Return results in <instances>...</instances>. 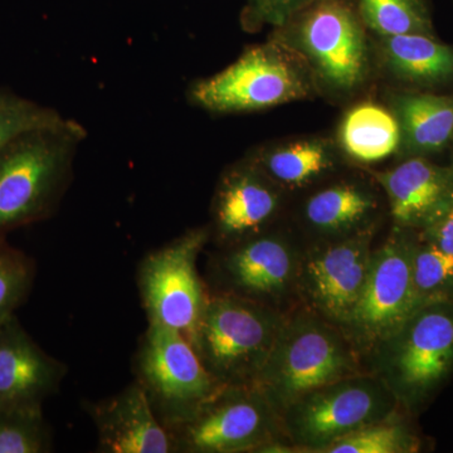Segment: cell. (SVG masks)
Returning <instances> with one entry per match:
<instances>
[{"instance_id": "9c48e42d", "label": "cell", "mask_w": 453, "mask_h": 453, "mask_svg": "<svg viewBox=\"0 0 453 453\" xmlns=\"http://www.w3.org/2000/svg\"><path fill=\"white\" fill-rule=\"evenodd\" d=\"M281 417L253 384L222 386L189 419L169 428L175 452H259L281 436Z\"/></svg>"}, {"instance_id": "83f0119b", "label": "cell", "mask_w": 453, "mask_h": 453, "mask_svg": "<svg viewBox=\"0 0 453 453\" xmlns=\"http://www.w3.org/2000/svg\"><path fill=\"white\" fill-rule=\"evenodd\" d=\"M33 279L32 259L0 238V324L22 305L31 290Z\"/></svg>"}, {"instance_id": "e0dca14e", "label": "cell", "mask_w": 453, "mask_h": 453, "mask_svg": "<svg viewBox=\"0 0 453 453\" xmlns=\"http://www.w3.org/2000/svg\"><path fill=\"white\" fill-rule=\"evenodd\" d=\"M388 196L396 226L421 231L453 196L452 166H440L425 157H410L395 168L378 173Z\"/></svg>"}, {"instance_id": "603a6c76", "label": "cell", "mask_w": 453, "mask_h": 453, "mask_svg": "<svg viewBox=\"0 0 453 453\" xmlns=\"http://www.w3.org/2000/svg\"><path fill=\"white\" fill-rule=\"evenodd\" d=\"M357 13L375 35H434L431 16L423 0H357Z\"/></svg>"}, {"instance_id": "cb8c5ba5", "label": "cell", "mask_w": 453, "mask_h": 453, "mask_svg": "<svg viewBox=\"0 0 453 453\" xmlns=\"http://www.w3.org/2000/svg\"><path fill=\"white\" fill-rule=\"evenodd\" d=\"M412 280L417 306L453 301V256L426 242L416 232Z\"/></svg>"}, {"instance_id": "8992f818", "label": "cell", "mask_w": 453, "mask_h": 453, "mask_svg": "<svg viewBox=\"0 0 453 453\" xmlns=\"http://www.w3.org/2000/svg\"><path fill=\"white\" fill-rule=\"evenodd\" d=\"M312 81L303 59L275 40L244 50L225 70L193 83L188 95L210 112H251L308 97Z\"/></svg>"}, {"instance_id": "3957f363", "label": "cell", "mask_w": 453, "mask_h": 453, "mask_svg": "<svg viewBox=\"0 0 453 453\" xmlns=\"http://www.w3.org/2000/svg\"><path fill=\"white\" fill-rule=\"evenodd\" d=\"M285 320L273 306L232 292L208 297L192 345L219 383L253 384Z\"/></svg>"}, {"instance_id": "ffe728a7", "label": "cell", "mask_w": 453, "mask_h": 453, "mask_svg": "<svg viewBox=\"0 0 453 453\" xmlns=\"http://www.w3.org/2000/svg\"><path fill=\"white\" fill-rule=\"evenodd\" d=\"M277 187L301 188L320 178L336 164L329 140L303 138L259 149L249 157Z\"/></svg>"}, {"instance_id": "4fadbf2b", "label": "cell", "mask_w": 453, "mask_h": 453, "mask_svg": "<svg viewBox=\"0 0 453 453\" xmlns=\"http://www.w3.org/2000/svg\"><path fill=\"white\" fill-rule=\"evenodd\" d=\"M279 207V188L247 157L220 178L213 201L217 237L235 244L259 234Z\"/></svg>"}, {"instance_id": "277c9868", "label": "cell", "mask_w": 453, "mask_h": 453, "mask_svg": "<svg viewBox=\"0 0 453 453\" xmlns=\"http://www.w3.org/2000/svg\"><path fill=\"white\" fill-rule=\"evenodd\" d=\"M371 356L401 408L421 410L453 372V301L422 306Z\"/></svg>"}, {"instance_id": "7402d4cb", "label": "cell", "mask_w": 453, "mask_h": 453, "mask_svg": "<svg viewBox=\"0 0 453 453\" xmlns=\"http://www.w3.org/2000/svg\"><path fill=\"white\" fill-rule=\"evenodd\" d=\"M371 190L353 183L325 188L310 196L305 219L316 231L327 234H354L377 210Z\"/></svg>"}, {"instance_id": "f546056e", "label": "cell", "mask_w": 453, "mask_h": 453, "mask_svg": "<svg viewBox=\"0 0 453 453\" xmlns=\"http://www.w3.org/2000/svg\"><path fill=\"white\" fill-rule=\"evenodd\" d=\"M417 234L426 242L434 244L441 251L453 256V196L431 222L421 231H417Z\"/></svg>"}, {"instance_id": "7c38bea8", "label": "cell", "mask_w": 453, "mask_h": 453, "mask_svg": "<svg viewBox=\"0 0 453 453\" xmlns=\"http://www.w3.org/2000/svg\"><path fill=\"white\" fill-rule=\"evenodd\" d=\"M372 226L316 249L300 261L297 283L309 309L342 329L359 303L372 255Z\"/></svg>"}, {"instance_id": "52a82bcc", "label": "cell", "mask_w": 453, "mask_h": 453, "mask_svg": "<svg viewBox=\"0 0 453 453\" xmlns=\"http://www.w3.org/2000/svg\"><path fill=\"white\" fill-rule=\"evenodd\" d=\"M399 408L380 377L360 372L311 390L288 405L281 413L283 434L300 451L323 453L340 438L395 416Z\"/></svg>"}, {"instance_id": "44dd1931", "label": "cell", "mask_w": 453, "mask_h": 453, "mask_svg": "<svg viewBox=\"0 0 453 453\" xmlns=\"http://www.w3.org/2000/svg\"><path fill=\"white\" fill-rule=\"evenodd\" d=\"M401 127L395 113L375 104L349 110L339 127V144L357 163L387 159L401 148Z\"/></svg>"}, {"instance_id": "d6986e66", "label": "cell", "mask_w": 453, "mask_h": 453, "mask_svg": "<svg viewBox=\"0 0 453 453\" xmlns=\"http://www.w3.org/2000/svg\"><path fill=\"white\" fill-rule=\"evenodd\" d=\"M380 47L384 65L401 81L434 86L453 79V47L434 35L412 33L383 37Z\"/></svg>"}, {"instance_id": "484cf974", "label": "cell", "mask_w": 453, "mask_h": 453, "mask_svg": "<svg viewBox=\"0 0 453 453\" xmlns=\"http://www.w3.org/2000/svg\"><path fill=\"white\" fill-rule=\"evenodd\" d=\"M52 451V434L42 405L0 407V453Z\"/></svg>"}, {"instance_id": "f1b7e54d", "label": "cell", "mask_w": 453, "mask_h": 453, "mask_svg": "<svg viewBox=\"0 0 453 453\" xmlns=\"http://www.w3.org/2000/svg\"><path fill=\"white\" fill-rule=\"evenodd\" d=\"M309 2L310 0H249L247 17L252 23L280 28Z\"/></svg>"}, {"instance_id": "5bb4252c", "label": "cell", "mask_w": 453, "mask_h": 453, "mask_svg": "<svg viewBox=\"0 0 453 453\" xmlns=\"http://www.w3.org/2000/svg\"><path fill=\"white\" fill-rule=\"evenodd\" d=\"M301 259L279 235L256 234L235 243L222 262L232 294L267 303L297 283Z\"/></svg>"}, {"instance_id": "d4e9b609", "label": "cell", "mask_w": 453, "mask_h": 453, "mask_svg": "<svg viewBox=\"0 0 453 453\" xmlns=\"http://www.w3.org/2000/svg\"><path fill=\"white\" fill-rule=\"evenodd\" d=\"M419 438L399 413L340 438L323 453H413Z\"/></svg>"}, {"instance_id": "4316f807", "label": "cell", "mask_w": 453, "mask_h": 453, "mask_svg": "<svg viewBox=\"0 0 453 453\" xmlns=\"http://www.w3.org/2000/svg\"><path fill=\"white\" fill-rule=\"evenodd\" d=\"M55 109L0 89V150L23 134L64 120Z\"/></svg>"}, {"instance_id": "9a60e30c", "label": "cell", "mask_w": 453, "mask_h": 453, "mask_svg": "<svg viewBox=\"0 0 453 453\" xmlns=\"http://www.w3.org/2000/svg\"><path fill=\"white\" fill-rule=\"evenodd\" d=\"M88 408L97 428L98 451L175 452L169 429L157 418L138 381L118 395L101 403L89 404Z\"/></svg>"}, {"instance_id": "2e32d148", "label": "cell", "mask_w": 453, "mask_h": 453, "mask_svg": "<svg viewBox=\"0 0 453 453\" xmlns=\"http://www.w3.org/2000/svg\"><path fill=\"white\" fill-rule=\"evenodd\" d=\"M64 374L65 366L38 347L16 315L0 324V407L43 404Z\"/></svg>"}, {"instance_id": "8fae6325", "label": "cell", "mask_w": 453, "mask_h": 453, "mask_svg": "<svg viewBox=\"0 0 453 453\" xmlns=\"http://www.w3.org/2000/svg\"><path fill=\"white\" fill-rule=\"evenodd\" d=\"M210 237L195 228L146 256L139 268V290L155 321L180 333L192 344L208 297L196 273V257Z\"/></svg>"}, {"instance_id": "ac0fdd59", "label": "cell", "mask_w": 453, "mask_h": 453, "mask_svg": "<svg viewBox=\"0 0 453 453\" xmlns=\"http://www.w3.org/2000/svg\"><path fill=\"white\" fill-rule=\"evenodd\" d=\"M392 111L401 127L399 149L410 157L437 153L453 138V96L395 95Z\"/></svg>"}, {"instance_id": "30bf717a", "label": "cell", "mask_w": 453, "mask_h": 453, "mask_svg": "<svg viewBox=\"0 0 453 453\" xmlns=\"http://www.w3.org/2000/svg\"><path fill=\"white\" fill-rule=\"evenodd\" d=\"M416 232L395 226L383 246L372 251L362 296L340 329L359 356H371L418 310L412 280Z\"/></svg>"}, {"instance_id": "6da1fadb", "label": "cell", "mask_w": 453, "mask_h": 453, "mask_svg": "<svg viewBox=\"0 0 453 453\" xmlns=\"http://www.w3.org/2000/svg\"><path fill=\"white\" fill-rule=\"evenodd\" d=\"M86 136L80 122L65 118L23 134L0 150V238L56 211Z\"/></svg>"}, {"instance_id": "5b68a950", "label": "cell", "mask_w": 453, "mask_h": 453, "mask_svg": "<svg viewBox=\"0 0 453 453\" xmlns=\"http://www.w3.org/2000/svg\"><path fill=\"white\" fill-rule=\"evenodd\" d=\"M365 27L350 0H310L277 28L276 41L295 50L325 88L348 94L368 77Z\"/></svg>"}, {"instance_id": "4dcf8cb0", "label": "cell", "mask_w": 453, "mask_h": 453, "mask_svg": "<svg viewBox=\"0 0 453 453\" xmlns=\"http://www.w3.org/2000/svg\"><path fill=\"white\" fill-rule=\"evenodd\" d=\"M452 169H453V165H452Z\"/></svg>"}, {"instance_id": "7a4b0ae2", "label": "cell", "mask_w": 453, "mask_h": 453, "mask_svg": "<svg viewBox=\"0 0 453 453\" xmlns=\"http://www.w3.org/2000/svg\"><path fill=\"white\" fill-rule=\"evenodd\" d=\"M359 357L339 327L312 310H303L286 318L253 386L281 417L306 393L363 372Z\"/></svg>"}, {"instance_id": "ba28073f", "label": "cell", "mask_w": 453, "mask_h": 453, "mask_svg": "<svg viewBox=\"0 0 453 453\" xmlns=\"http://www.w3.org/2000/svg\"><path fill=\"white\" fill-rule=\"evenodd\" d=\"M138 383L166 428L189 419L223 386L186 336L149 321L135 359Z\"/></svg>"}]
</instances>
